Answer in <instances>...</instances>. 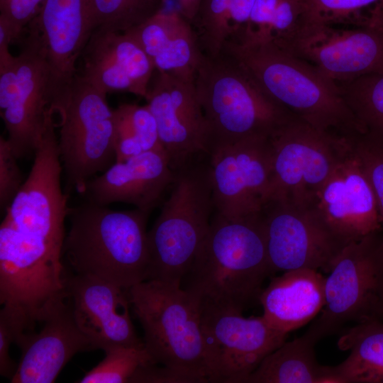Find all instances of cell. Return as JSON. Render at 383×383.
Segmentation results:
<instances>
[{
    "label": "cell",
    "mask_w": 383,
    "mask_h": 383,
    "mask_svg": "<svg viewBox=\"0 0 383 383\" xmlns=\"http://www.w3.org/2000/svg\"><path fill=\"white\" fill-rule=\"evenodd\" d=\"M271 275L260 213L233 219L214 211L181 287L200 306L243 313Z\"/></svg>",
    "instance_id": "cell-1"
},
{
    "label": "cell",
    "mask_w": 383,
    "mask_h": 383,
    "mask_svg": "<svg viewBox=\"0 0 383 383\" xmlns=\"http://www.w3.org/2000/svg\"><path fill=\"white\" fill-rule=\"evenodd\" d=\"M235 58L262 91L294 116L344 137L363 134L338 86L313 66L272 41L230 36L223 51Z\"/></svg>",
    "instance_id": "cell-2"
},
{
    "label": "cell",
    "mask_w": 383,
    "mask_h": 383,
    "mask_svg": "<svg viewBox=\"0 0 383 383\" xmlns=\"http://www.w3.org/2000/svg\"><path fill=\"white\" fill-rule=\"evenodd\" d=\"M149 213L115 211L90 201L70 208L63 254L75 274L123 289L147 280Z\"/></svg>",
    "instance_id": "cell-3"
},
{
    "label": "cell",
    "mask_w": 383,
    "mask_h": 383,
    "mask_svg": "<svg viewBox=\"0 0 383 383\" xmlns=\"http://www.w3.org/2000/svg\"><path fill=\"white\" fill-rule=\"evenodd\" d=\"M194 87L206 123L208 155L245 139L270 138L294 116L225 52L214 57L203 55Z\"/></svg>",
    "instance_id": "cell-4"
},
{
    "label": "cell",
    "mask_w": 383,
    "mask_h": 383,
    "mask_svg": "<svg viewBox=\"0 0 383 383\" xmlns=\"http://www.w3.org/2000/svg\"><path fill=\"white\" fill-rule=\"evenodd\" d=\"M174 174L170 196L148 231L147 280L181 282L214 212L208 154L197 156Z\"/></svg>",
    "instance_id": "cell-5"
},
{
    "label": "cell",
    "mask_w": 383,
    "mask_h": 383,
    "mask_svg": "<svg viewBox=\"0 0 383 383\" xmlns=\"http://www.w3.org/2000/svg\"><path fill=\"white\" fill-rule=\"evenodd\" d=\"M126 291L152 363L210 382L198 301L180 282L145 280Z\"/></svg>",
    "instance_id": "cell-6"
},
{
    "label": "cell",
    "mask_w": 383,
    "mask_h": 383,
    "mask_svg": "<svg viewBox=\"0 0 383 383\" xmlns=\"http://www.w3.org/2000/svg\"><path fill=\"white\" fill-rule=\"evenodd\" d=\"M50 109L60 118L57 147L67 187L83 194L94 176L116 162L113 110L79 74L53 91Z\"/></svg>",
    "instance_id": "cell-7"
},
{
    "label": "cell",
    "mask_w": 383,
    "mask_h": 383,
    "mask_svg": "<svg viewBox=\"0 0 383 383\" xmlns=\"http://www.w3.org/2000/svg\"><path fill=\"white\" fill-rule=\"evenodd\" d=\"M373 233L345 245L325 282V304L304 334L313 343L345 324L377 319L383 296V234Z\"/></svg>",
    "instance_id": "cell-8"
},
{
    "label": "cell",
    "mask_w": 383,
    "mask_h": 383,
    "mask_svg": "<svg viewBox=\"0 0 383 383\" xmlns=\"http://www.w3.org/2000/svg\"><path fill=\"white\" fill-rule=\"evenodd\" d=\"M355 138L326 132L292 117L270 138V200L312 206L321 185L353 149Z\"/></svg>",
    "instance_id": "cell-9"
},
{
    "label": "cell",
    "mask_w": 383,
    "mask_h": 383,
    "mask_svg": "<svg viewBox=\"0 0 383 383\" xmlns=\"http://www.w3.org/2000/svg\"><path fill=\"white\" fill-rule=\"evenodd\" d=\"M18 55L0 60V111L11 147L20 159L34 154L52 94L45 52L28 30Z\"/></svg>",
    "instance_id": "cell-10"
},
{
    "label": "cell",
    "mask_w": 383,
    "mask_h": 383,
    "mask_svg": "<svg viewBox=\"0 0 383 383\" xmlns=\"http://www.w3.org/2000/svg\"><path fill=\"white\" fill-rule=\"evenodd\" d=\"M53 114L50 109L30 172L5 211L4 218L22 233L63 246L70 207L68 194L61 185L63 170Z\"/></svg>",
    "instance_id": "cell-11"
},
{
    "label": "cell",
    "mask_w": 383,
    "mask_h": 383,
    "mask_svg": "<svg viewBox=\"0 0 383 383\" xmlns=\"http://www.w3.org/2000/svg\"><path fill=\"white\" fill-rule=\"evenodd\" d=\"M201 325L210 382L246 383L250 374L287 334L262 316L200 306Z\"/></svg>",
    "instance_id": "cell-12"
},
{
    "label": "cell",
    "mask_w": 383,
    "mask_h": 383,
    "mask_svg": "<svg viewBox=\"0 0 383 383\" xmlns=\"http://www.w3.org/2000/svg\"><path fill=\"white\" fill-rule=\"evenodd\" d=\"M260 214L272 275L300 268L329 273L345 245L312 206L272 199Z\"/></svg>",
    "instance_id": "cell-13"
},
{
    "label": "cell",
    "mask_w": 383,
    "mask_h": 383,
    "mask_svg": "<svg viewBox=\"0 0 383 383\" xmlns=\"http://www.w3.org/2000/svg\"><path fill=\"white\" fill-rule=\"evenodd\" d=\"M284 50L311 64L336 84L383 74L382 28L309 21Z\"/></svg>",
    "instance_id": "cell-14"
},
{
    "label": "cell",
    "mask_w": 383,
    "mask_h": 383,
    "mask_svg": "<svg viewBox=\"0 0 383 383\" xmlns=\"http://www.w3.org/2000/svg\"><path fill=\"white\" fill-rule=\"evenodd\" d=\"M209 156L214 211L233 219L260 213L271 194L270 138L245 139Z\"/></svg>",
    "instance_id": "cell-15"
},
{
    "label": "cell",
    "mask_w": 383,
    "mask_h": 383,
    "mask_svg": "<svg viewBox=\"0 0 383 383\" xmlns=\"http://www.w3.org/2000/svg\"><path fill=\"white\" fill-rule=\"evenodd\" d=\"M145 99L173 172L206 153V123L194 82L157 72Z\"/></svg>",
    "instance_id": "cell-16"
},
{
    "label": "cell",
    "mask_w": 383,
    "mask_h": 383,
    "mask_svg": "<svg viewBox=\"0 0 383 383\" xmlns=\"http://www.w3.org/2000/svg\"><path fill=\"white\" fill-rule=\"evenodd\" d=\"M312 207L345 245L382 231L376 197L354 143L320 187Z\"/></svg>",
    "instance_id": "cell-17"
},
{
    "label": "cell",
    "mask_w": 383,
    "mask_h": 383,
    "mask_svg": "<svg viewBox=\"0 0 383 383\" xmlns=\"http://www.w3.org/2000/svg\"><path fill=\"white\" fill-rule=\"evenodd\" d=\"M65 289L77 324L95 350L144 345L131 321L126 289L96 277L67 272Z\"/></svg>",
    "instance_id": "cell-18"
},
{
    "label": "cell",
    "mask_w": 383,
    "mask_h": 383,
    "mask_svg": "<svg viewBox=\"0 0 383 383\" xmlns=\"http://www.w3.org/2000/svg\"><path fill=\"white\" fill-rule=\"evenodd\" d=\"M42 328L21 333L14 343L21 356L12 383H52L77 353L95 350L75 321L66 295L42 322Z\"/></svg>",
    "instance_id": "cell-19"
},
{
    "label": "cell",
    "mask_w": 383,
    "mask_h": 383,
    "mask_svg": "<svg viewBox=\"0 0 383 383\" xmlns=\"http://www.w3.org/2000/svg\"><path fill=\"white\" fill-rule=\"evenodd\" d=\"M40 41L51 71L52 91L77 74V61L96 29L89 0H45L26 26Z\"/></svg>",
    "instance_id": "cell-20"
},
{
    "label": "cell",
    "mask_w": 383,
    "mask_h": 383,
    "mask_svg": "<svg viewBox=\"0 0 383 383\" xmlns=\"http://www.w3.org/2000/svg\"><path fill=\"white\" fill-rule=\"evenodd\" d=\"M80 58L83 67L79 74L106 94L126 91L146 96L155 70L128 34L96 28Z\"/></svg>",
    "instance_id": "cell-21"
},
{
    "label": "cell",
    "mask_w": 383,
    "mask_h": 383,
    "mask_svg": "<svg viewBox=\"0 0 383 383\" xmlns=\"http://www.w3.org/2000/svg\"><path fill=\"white\" fill-rule=\"evenodd\" d=\"M174 176L165 150H150L116 162L91 178L83 194L88 201L99 205L122 202L150 213L171 186Z\"/></svg>",
    "instance_id": "cell-22"
},
{
    "label": "cell",
    "mask_w": 383,
    "mask_h": 383,
    "mask_svg": "<svg viewBox=\"0 0 383 383\" xmlns=\"http://www.w3.org/2000/svg\"><path fill=\"white\" fill-rule=\"evenodd\" d=\"M125 33L140 45L157 72L194 82L204 54L192 23L178 10L162 9Z\"/></svg>",
    "instance_id": "cell-23"
},
{
    "label": "cell",
    "mask_w": 383,
    "mask_h": 383,
    "mask_svg": "<svg viewBox=\"0 0 383 383\" xmlns=\"http://www.w3.org/2000/svg\"><path fill=\"white\" fill-rule=\"evenodd\" d=\"M325 282L326 277L313 269L283 272L261 292L262 316L272 328L284 334L302 327L321 311Z\"/></svg>",
    "instance_id": "cell-24"
},
{
    "label": "cell",
    "mask_w": 383,
    "mask_h": 383,
    "mask_svg": "<svg viewBox=\"0 0 383 383\" xmlns=\"http://www.w3.org/2000/svg\"><path fill=\"white\" fill-rule=\"evenodd\" d=\"M316 343L303 335L264 358L246 383H336L332 366L320 365Z\"/></svg>",
    "instance_id": "cell-25"
},
{
    "label": "cell",
    "mask_w": 383,
    "mask_h": 383,
    "mask_svg": "<svg viewBox=\"0 0 383 383\" xmlns=\"http://www.w3.org/2000/svg\"><path fill=\"white\" fill-rule=\"evenodd\" d=\"M338 345L350 353L332 366L336 383H383V319L355 324L343 332Z\"/></svg>",
    "instance_id": "cell-26"
},
{
    "label": "cell",
    "mask_w": 383,
    "mask_h": 383,
    "mask_svg": "<svg viewBox=\"0 0 383 383\" xmlns=\"http://www.w3.org/2000/svg\"><path fill=\"white\" fill-rule=\"evenodd\" d=\"M116 162L164 150L155 119L147 105L123 104L113 110Z\"/></svg>",
    "instance_id": "cell-27"
},
{
    "label": "cell",
    "mask_w": 383,
    "mask_h": 383,
    "mask_svg": "<svg viewBox=\"0 0 383 383\" xmlns=\"http://www.w3.org/2000/svg\"><path fill=\"white\" fill-rule=\"evenodd\" d=\"M363 135L383 148V74L337 84Z\"/></svg>",
    "instance_id": "cell-28"
},
{
    "label": "cell",
    "mask_w": 383,
    "mask_h": 383,
    "mask_svg": "<svg viewBox=\"0 0 383 383\" xmlns=\"http://www.w3.org/2000/svg\"><path fill=\"white\" fill-rule=\"evenodd\" d=\"M96 28L125 33L163 9L164 0H89Z\"/></svg>",
    "instance_id": "cell-29"
},
{
    "label": "cell",
    "mask_w": 383,
    "mask_h": 383,
    "mask_svg": "<svg viewBox=\"0 0 383 383\" xmlns=\"http://www.w3.org/2000/svg\"><path fill=\"white\" fill-rule=\"evenodd\" d=\"M309 19L334 26L378 28L383 0H305Z\"/></svg>",
    "instance_id": "cell-30"
},
{
    "label": "cell",
    "mask_w": 383,
    "mask_h": 383,
    "mask_svg": "<svg viewBox=\"0 0 383 383\" xmlns=\"http://www.w3.org/2000/svg\"><path fill=\"white\" fill-rule=\"evenodd\" d=\"M231 0H201L192 25L202 53L209 57L221 54L231 34Z\"/></svg>",
    "instance_id": "cell-31"
},
{
    "label": "cell",
    "mask_w": 383,
    "mask_h": 383,
    "mask_svg": "<svg viewBox=\"0 0 383 383\" xmlns=\"http://www.w3.org/2000/svg\"><path fill=\"white\" fill-rule=\"evenodd\" d=\"M103 350L104 358L77 382L130 383L131 378L140 365L152 363L144 345H114Z\"/></svg>",
    "instance_id": "cell-32"
},
{
    "label": "cell",
    "mask_w": 383,
    "mask_h": 383,
    "mask_svg": "<svg viewBox=\"0 0 383 383\" xmlns=\"http://www.w3.org/2000/svg\"><path fill=\"white\" fill-rule=\"evenodd\" d=\"M354 149L372 187L383 230V148L362 134L355 138Z\"/></svg>",
    "instance_id": "cell-33"
},
{
    "label": "cell",
    "mask_w": 383,
    "mask_h": 383,
    "mask_svg": "<svg viewBox=\"0 0 383 383\" xmlns=\"http://www.w3.org/2000/svg\"><path fill=\"white\" fill-rule=\"evenodd\" d=\"M18 158L14 154L7 138L0 136V206L4 212L21 189L22 174Z\"/></svg>",
    "instance_id": "cell-34"
},
{
    "label": "cell",
    "mask_w": 383,
    "mask_h": 383,
    "mask_svg": "<svg viewBox=\"0 0 383 383\" xmlns=\"http://www.w3.org/2000/svg\"><path fill=\"white\" fill-rule=\"evenodd\" d=\"M23 332L24 328L18 318L3 307L0 311V374L10 381L18 367L9 355L10 346L16 337Z\"/></svg>",
    "instance_id": "cell-35"
},
{
    "label": "cell",
    "mask_w": 383,
    "mask_h": 383,
    "mask_svg": "<svg viewBox=\"0 0 383 383\" xmlns=\"http://www.w3.org/2000/svg\"><path fill=\"white\" fill-rule=\"evenodd\" d=\"M45 0H0V18L11 29L16 40L35 17Z\"/></svg>",
    "instance_id": "cell-36"
},
{
    "label": "cell",
    "mask_w": 383,
    "mask_h": 383,
    "mask_svg": "<svg viewBox=\"0 0 383 383\" xmlns=\"http://www.w3.org/2000/svg\"><path fill=\"white\" fill-rule=\"evenodd\" d=\"M130 383H194L187 375L169 367L148 362L140 365Z\"/></svg>",
    "instance_id": "cell-37"
},
{
    "label": "cell",
    "mask_w": 383,
    "mask_h": 383,
    "mask_svg": "<svg viewBox=\"0 0 383 383\" xmlns=\"http://www.w3.org/2000/svg\"><path fill=\"white\" fill-rule=\"evenodd\" d=\"M255 0H231L230 22L231 33L246 29Z\"/></svg>",
    "instance_id": "cell-38"
},
{
    "label": "cell",
    "mask_w": 383,
    "mask_h": 383,
    "mask_svg": "<svg viewBox=\"0 0 383 383\" xmlns=\"http://www.w3.org/2000/svg\"><path fill=\"white\" fill-rule=\"evenodd\" d=\"M167 0H164L165 4ZM178 11L191 23L196 16L201 0H176Z\"/></svg>",
    "instance_id": "cell-39"
},
{
    "label": "cell",
    "mask_w": 383,
    "mask_h": 383,
    "mask_svg": "<svg viewBox=\"0 0 383 383\" xmlns=\"http://www.w3.org/2000/svg\"><path fill=\"white\" fill-rule=\"evenodd\" d=\"M377 319H379V320L383 319V296H382V301H381V304L378 310Z\"/></svg>",
    "instance_id": "cell-40"
},
{
    "label": "cell",
    "mask_w": 383,
    "mask_h": 383,
    "mask_svg": "<svg viewBox=\"0 0 383 383\" xmlns=\"http://www.w3.org/2000/svg\"><path fill=\"white\" fill-rule=\"evenodd\" d=\"M382 22H383V3L382 6Z\"/></svg>",
    "instance_id": "cell-41"
}]
</instances>
